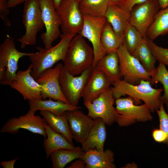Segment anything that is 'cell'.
I'll return each mask as SVG.
<instances>
[{"label":"cell","instance_id":"6da1fadb","mask_svg":"<svg viewBox=\"0 0 168 168\" xmlns=\"http://www.w3.org/2000/svg\"><path fill=\"white\" fill-rule=\"evenodd\" d=\"M110 87L115 99L128 95L137 105L142 101L149 107L152 112L159 108L161 93L163 89L152 87L149 80L142 79L137 85L130 84L121 78L113 83Z\"/></svg>","mask_w":168,"mask_h":168},{"label":"cell","instance_id":"7a4b0ae2","mask_svg":"<svg viewBox=\"0 0 168 168\" xmlns=\"http://www.w3.org/2000/svg\"><path fill=\"white\" fill-rule=\"evenodd\" d=\"M76 35L63 34L59 42L50 48L36 47L38 51L31 53L29 56L32 68L31 74L35 80L44 71L51 68L60 60H64L70 43Z\"/></svg>","mask_w":168,"mask_h":168},{"label":"cell","instance_id":"3957f363","mask_svg":"<svg viewBox=\"0 0 168 168\" xmlns=\"http://www.w3.org/2000/svg\"><path fill=\"white\" fill-rule=\"evenodd\" d=\"M80 34L74 36L70 41L63 64L71 75H80L92 67L94 59L92 48Z\"/></svg>","mask_w":168,"mask_h":168},{"label":"cell","instance_id":"277c9868","mask_svg":"<svg viewBox=\"0 0 168 168\" xmlns=\"http://www.w3.org/2000/svg\"><path fill=\"white\" fill-rule=\"evenodd\" d=\"M31 54L18 51L13 39L7 35L0 45V83L9 85L16 77L19 59Z\"/></svg>","mask_w":168,"mask_h":168},{"label":"cell","instance_id":"5b68a950","mask_svg":"<svg viewBox=\"0 0 168 168\" xmlns=\"http://www.w3.org/2000/svg\"><path fill=\"white\" fill-rule=\"evenodd\" d=\"M22 22L25 32L17 40L23 49L36 44L37 34L44 26L39 0H28L24 2Z\"/></svg>","mask_w":168,"mask_h":168},{"label":"cell","instance_id":"8992f818","mask_svg":"<svg viewBox=\"0 0 168 168\" xmlns=\"http://www.w3.org/2000/svg\"><path fill=\"white\" fill-rule=\"evenodd\" d=\"M115 109L118 114L116 122L120 127H127L137 122H146L153 118L148 106L138 105L130 96L115 99Z\"/></svg>","mask_w":168,"mask_h":168},{"label":"cell","instance_id":"52a82bcc","mask_svg":"<svg viewBox=\"0 0 168 168\" xmlns=\"http://www.w3.org/2000/svg\"><path fill=\"white\" fill-rule=\"evenodd\" d=\"M121 78L133 85L143 79L150 81L151 73L147 71L139 61L126 49L124 41L117 51Z\"/></svg>","mask_w":168,"mask_h":168},{"label":"cell","instance_id":"ba28073f","mask_svg":"<svg viewBox=\"0 0 168 168\" xmlns=\"http://www.w3.org/2000/svg\"><path fill=\"white\" fill-rule=\"evenodd\" d=\"M92 68L91 67L76 76L70 74L63 65L59 82L63 94L69 104L77 106Z\"/></svg>","mask_w":168,"mask_h":168},{"label":"cell","instance_id":"9c48e42d","mask_svg":"<svg viewBox=\"0 0 168 168\" xmlns=\"http://www.w3.org/2000/svg\"><path fill=\"white\" fill-rule=\"evenodd\" d=\"M115 100L110 87L92 102L84 101V104L88 110V115L93 119L101 118L106 125L110 126L116 122L118 115L114 106Z\"/></svg>","mask_w":168,"mask_h":168},{"label":"cell","instance_id":"30bf717a","mask_svg":"<svg viewBox=\"0 0 168 168\" xmlns=\"http://www.w3.org/2000/svg\"><path fill=\"white\" fill-rule=\"evenodd\" d=\"M36 111L30 109L24 115L10 118L3 125L0 132L15 134L19 132L20 129H23L46 138L47 134L45 121L43 118L35 115Z\"/></svg>","mask_w":168,"mask_h":168},{"label":"cell","instance_id":"8fae6325","mask_svg":"<svg viewBox=\"0 0 168 168\" xmlns=\"http://www.w3.org/2000/svg\"><path fill=\"white\" fill-rule=\"evenodd\" d=\"M42 20L45 28L40 35L45 48L52 47L60 34L61 21L53 0H39Z\"/></svg>","mask_w":168,"mask_h":168},{"label":"cell","instance_id":"7c38bea8","mask_svg":"<svg viewBox=\"0 0 168 168\" xmlns=\"http://www.w3.org/2000/svg\"><path fill=\"white\" fill-rule=\"evenodd\" d=\"M83 23L78 34L86 38L92 44L94 59L92 66L94 68L97 62L105 54L102 47L101 37L103 27L107 21L105 16L97 17L83 14Z\"/></svg>","mask_w":168,"mask_h":168},{"label":"cell","instance_id":"4fadbf2b","mask_svg":"<svg viewBox=\"0 0 168 168\" xmlns=\"http://www.w3.org/2000/svg\"><path fill=\"white\" fill-rule=\"evenodd\" d=\"M77 0H63L56 8L63 34H78L83 23V14Z\"/></svg>","mask_w":168,"mask_h":168},{"label":"cell","instance_id":"5bb4252c","mask_svg":"<svg viewBox=\"0 0 168 168\" xmlns=\"http://www.w3.org/2000/svg\"><path fill=\"white\" fill-rule=\"evenodd\" d=\"M160 9L156 0H147L135 5L130 13V25L137 29L144 37H146L147 30Z\"/></svg>","mask_w":168,"mask_h":168},{"label":"cell","instance_id":"9a60e30c","mask_svg":"<svg viewBox=\"0 0 168 168\" xmlns=\"http://www.w3.org/2000/svg\"><path fill=\"white\" fill-rule=\"evenodd\" d=\"M63 66L61 63L57 64L54 68L44 71L36 80L41 86L43 100L49 98L69 104L63 94L59 82Z\"/></svg>","mask_w":168,"mask_h":168},{"label":"cell","instance_id":"2e32d148","mask_svg":"<svg viewBox=\"0 0 168 168\" xmlns=\"http://www.w3.org/2000/svg\"><path fill=\"white\" fill-rule=\"evenodd\" d=\"M32 69L30 64L26 70L17 71L15 78L9 85L19 93L25 100H42L41 86L31 76Z\"/></svg>","mask_w":168,"mask_h":168},{"label":"cell","instance_id":"e0dca14e","mask_svg":"<svg viewBox=\"0 0 168 168\" xmlns=\"http://www.w3.org/2000/svg\"><path fill=\"white\" fill-rule=\"evenodd\" d=\"M79 109L68 110L65 114L72 139L82 144L87 138L93 125L94 119Z\"/></svg>","mask_w":168,"mask_h":168},{"label":"cell","instance_id":"ac0fdd59","mask_svg":"<svg viewBox=\"0 0 168 168\" xmlns=\"http://www.w3.org/2000/svg\"><path fill=\"white\" fill-rule=\"evenodd\" d=\"M111 85L102 72L95 68H92L85 86L82 97L84 101L91 102L110 87Z\"/></svg>","mask_w":168,"mask_h":168},{"label":"cell","instance_id":"d6986e66","mask_svg":"<svg viewBox=\"0 0 168 168\" xmlns=\"http://www.w3.org/2000/svg\"><path fill=\"white\" fill-rule=\"evenodd\" d=\"M105 124L101 118L94 119L93 125L85 141L81 144L84 152L90 150L104 151V145L106 138Z\"/></svg>","mask_w":168,"mask_h":168},{"label":"cell","instance_id":"ffe728a7","mask_svg":"<svg viewBox=\"0 0 168 168\" xmlns=\"http://www.w3.org/2000/svg\"><path fill=\"white\" fill-rule=\"evenodd\" d=\"M105 17L115 33L123 39L130 25V13L126 12L119 6L110 4Z\"/></svg>","mask_w":168,"mask_h":168},{"label":"cell","instance_id":"44dd1931","mask_svg":"<svg viewBox=\"0 0 168 168\" xmlns=\"http://www.w3.org/2000/svg\"><path fill=\"white\" fill-rule=\"evenodd\" d=\"M85 162L86 168H115L114 154L110 149L102 151L90 150L80 157Z\"/></svg>","mask_w":168,"mask_h":168},{"label":"cell","instance_id":"7402d4cb","mask_svg":"<svg viewBox=\"0 0 168 168\" xmlns=\"http://www.w3.org/2000/svg\"><path fill=\"white\" fill-rule=\"evenodd\" d=\"M94 68L102 72L111 84L121 78L119 58L116 51L105 54L97 62Z\"/></svg>","mask_w":168,"mask_h":168},{"label":"cell","instance_id":"603a6c76","mask_svg":"<svg viewBox=\"0 0 168 168\" xmlns=\"http://www.w3.org/2000/svg\"><path fill=\"white\" fill-rule=\"evenodd\" d=\"M47 136L43 141L46 157L48 159L53 152L62 149L75 150L77 147L71 143L63 135L54 131L46 123Z\"/></svg>","mask_w":168,"mask_h":168},{"label":"cell","instance_id":"cb8c5ba5","mask_svg":"<svg viewBox=\"0 0 168 168\" xmlns=\"http://www.w3.org/2000/svg\"><path fill=\"white\" fill-rule=\"evenodd\" d=\"M49 99L29 100L30 109L35 111L46 110L55 115H59L63 114L68 110L82 108L80 107L74 106L61 101H54Z\"/></svg>","mask_w":168,"mask_h":168},{"label":"cell","instance_id":"d4e9b609","mask_svg":"<svg viewBox=\"0 0 168 168\" xmlns=\"http://www.w3.org/2000/svg\"><path fill=\"white\" fill-rule=\"evenodd\" d=\"M40 114L46 123L52 130L64 136L71 143L73 144L72 138L65 113L63 115H57L46 110H40Z\"/></svg>","mask_w":168,"mask_h":168},{"label":"cell","instance_id":"484cf974","mask_svg":"<svg viewBox=\"0 0 168 168\" xmlns=\"http://www.w3.org/2000/svg\"><path fill=\"white\" fill-rule=\"evenodd\" d=\"M168 34V7L161 9L155 16L148 28L146 37L153 41L160 35Z\"/></svg>","mask_w":168,"mask_h":168},{"label":"cell","instance_id":"4316f807","mask_svg":"<svg viewBox=\"0 0 168 168\" xmlns=\"http://www.w3.org/2000/svg\"><path fill=\"white\" fill-rule=\"evenodd\" d=\"M84 152L80 147L75 150L62 149L52 153L50 156L53 168H63L72 161L80 158Z\"/></svg>","mask_w":168,"mask_h":168},{"label":"cell","instance_id":"83f0119b","mask_svg":"<svg viewBox=\"0 0 168 168\" xmlns=\"http://www.w3.org/2000/svg\"><path fill=\"white\" fill-rule=\"evenodd\" d=\"M114 30L111 25L106 21L102 32L100 42L105 54L117 50L123 42Z\"/></svg>","mask_w":168,"mask_h":168},{"label":"cell","instance_id":"f1b7e54d","mask_svg":"<svg viewBox=\"0 0 168 168\" xmlns=\"http://www.w3.org/2000/svg\"><path fill=\"white\" fill-rule=\"evenodd\" d=\"M146 37L132 53L148 72L151 73L156 68V60L153 55L146 40Z\"/></svg>","mask_w":168,"mask_h":168},{"label":"cell","instance_id":"f546056e","mask_svg":"<svg viewBox=\"0 0 168 168\" xmlns=\"http://www.w3.org/2000/svg\"><path fill=\"white\" fill-rule=\"evenodd\" d=\"M79 4L83 14L97 17L105 16L110 5L109 0H82Z\"/></svg>","mask_w":168,"mask_h":168},{"label":"cell","instance_id":"4dcf8cb0","mask_svg":"<svg viewBox=\"0 0 168 168\" xmlns=\"http://www.w3.org/2000/svg\"><path fill=\"white\" fill-rule=\"evenodd\" d=\"M151 77L150 81L152 86L158 82L163 85L164 92L161 100L168 108V71L166 65L159 63L158 67L151 73Z\"/></svg>","mask_w":168,"mask_h":168},{"label":"cell","instance_id":"1f68e13d","mask_svg":"<svg viewBox=\"0 0 168 168\" xmlns=\"http://www.w3.org/2000/svg\"><path fill=\"white\" fill-rule=\"evenodd\" d=\"M144 38L137 29L130 25L124 37V43L127 50L132 54Z\"/></svg>","mask_w":168,"mask_h":168},{"label":"cell","instance_id":"d6a6232c","mask_svg":"<svg viewBox=\"0 0 168 168\" xmlns=\"http://www.w3.org/2000/svg\"><path fill=\"white\" fill-rule=\"evenodd\" d=\"M147 44L153 55L159 63L168 66V48L159 46L147 37Z\"/></svg>","mask_w":168,"mask_h":168},{"label":"cell","instance_id":"836d02e7","mask_svg":"<svg viewBox=\"0 0 168 168\" xmlns=\"http://www.w3.org/2000/svg\"><path fill=\"white\" fill-rule=\"evenodd\" d=\"M159 121V128L164 132L167 136V139L165 144L168 147V112L166 113L163 104L162 103L159 109L156 110Z\"/></svg>","mask_w":168,"mask_h":168},{"label":"cell","instance_id":"e575fe53","mask_svg":"<svg viewBox=\"0 0 168 168\" xmlns=\"http://www.w3.org/2000/svg\"><path fill=\"white\" fill-rule=\"evenodd\" d=\"M9 8L7 6V1L0 0V17L4 25L7 26H11V22L8 17Z\"/></svg>","mask_w":168,"mask_h":168},{"label":"cell","instance_id":"d590c367","mask_svg":"<svg viewBox=\"0 0 168 168\" xmlns=\"http://www.w3.org/2000/svg\"><path fill=\"white\" fill-rule=\"evenodd\" d=\"M152 136L155 141L159 143H165L167 139L166 134L160 128L153 130Z\"/></svg>","mask_w":168,"mask_h":168},{"label":"cell","instance_id":"8d00e7d4","mask_svg":"<svg viewBox=\"0 0 168 168\" xmlns=\"http://www.w3.org/2000/svg\"><path fill=\"white\" fill-rule=\"evenodd\" d=\"M147 0H126L119 6L126 12L130 13L132 8L136 5L143 2Z\"/></svg>","mask_w":168,"mask_h":168},{"label":"cell","instance_id":"74e56055","mask_svg":"<svg viewBox=\"0 0 168 168\" xmlns=\"http://www.w3.org/2000/svg\"><path fill=\"white\" fill-rule=\"evenodd\" d=\"M67 168H86V166L85 162L80 158L77 159L74 161Z\"/></svg>","mask_w":168,"mask_h":168},{"label":"cell","instance_id":"f35d334b","mask_svg":"<svg viewBox=\"0 0 168 168\" xmlns=\"http://www.w3.org/2000/svg\"><path fill=\"white\" fill-rule=\"evenodd\" d=\"M19 159V158H17L10 161H2L0 165L4 168H13L15 163Z\"/></svg>","mask_w":168,"mask_h":168},{"label":"cell","instance_id":"ab89813d","mask_svg":"<svg viewBox=\"0 0 168 168\" xmlns=\"http://www.w3.org/2000/svg\"><path fill=\"white\" fill-rule=\"evenodd\" d=\"M28 0H8L7 6L9 8L13 7Z\"/></svg>","mask_w":168,"mask_h":168},{"label":"cell","instance_id":"60d3db41","mask_svg":"<svg viewBox=\"0 0 168 168\" xmlns=\"http://www.w3.org/2000/svg\"><path fill=\"white\" fill-rule=\"evenodd\" d=\"M126 0H109L110 5L119 6Z\"/></svg>","mask_w":168,"mask_h":168},{"label":"cell","instance_id":"b9f144b4","mask_svg":"<svg viewBox=\"0 0 168 168\" xmlns=\"http://www.w3.org/2000/svg\"><path fill=\"white\" fill-rule=\"evenodd\" d=\"M158 2L161 9H164L168 7V0H156Z\"/></svg>","mask_w":168,"mask_h":168},{"label":"cell","instance_id":"7bdbcfd3","mask_svg":"<svg viewBox=\"0 0 168 168\" xmlns=\"http://www.w3.org/2000/svg\"><path fill=\"white\" fill-rule=\"evenodd\" d=\"M63 0H53L54 6L56 9L58 7Z\"/></svg>","mask_w":168,"mask_h":168},{"label":"cell","instance_id":"ee69618b","mask_svg":"<svg viewBox=\"0 0 168 168\" xmlns=\"http://www.w3.org/2000/svg\"><path fill=\"white\" fill-rule=\"evenodd\" d=\"M77 0L79 2L82 0Z\"/></svg>","mask_w":168,"mask_h":168},{"label":"cell","instance_id":"f6af8a7d","mask_svg":"<svg viewBox=\"0 0 168 168\" xmlns=\"http://www.w3.org/2000/svg\"><path fill=\"white\" fill-rule=\"evenodd\" d=\"M4 0L6 1H8V0Z\"/></svg>","mask_w":168,"mask_h":168}]
</instances>
